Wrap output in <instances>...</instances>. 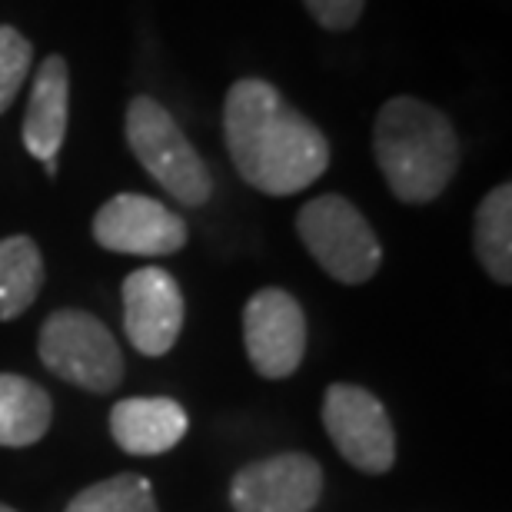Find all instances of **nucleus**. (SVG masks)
<instances>
[{
	"label": "nucleus",
	"mask_w": 512,
	"mask_h": 512,
	"mask_svg": "<svg viewBox=\"0 0 512 512\" xmlns=\"http://www.w3.org/2000/svg\"><path fill=\"white\" fill-rule=\"evenodd\" d=\"M127 143L140 167L183 207H203L213 193V177L193 143L183 137L170 110L153 97H133L127 107Z\"/></svg>",
	"instance_id": "3"
},
{
	"label": "nucleus",
	"mask_w": 512,
	"mask_h": 512,
	"mask_svg": "<svg viewBox=\"0 0 512 512\" xmlns=\"http://www.w3.org/2000/svg\"><path fill=\"white\" fill-rule=\"evenodd\" d=\"M373 150L386 187L403 203L436 200L459 167L453 124L416 97H396L383 104L373 127Z\"/></svg>",
	"instance_id": "2"
},
{
	"label": "nucleus",
	"mask_w": 512,
	"mask_h": 512,
	"mask_svg": "<svg viewBox=\"0 0 512 512\" xmlns=\"http://www.w3.org/2000/svg\"><path fill=\"white\" fill-rule=\"evenodd\" d=\"M320 496L323 466L306 453L256 459L230 483L233 512H313Z\"/></svg>",
	"instance_id": "8"
},
{
	"label": "nucleus",
	"mask_w": 512,
	"mask_h": 512,
	"mask_svg": "<svg viewBox=\"0 0 512 512\" xmlns=\"http://www.w3.org/2000/svg\"><path fill=\"white\" fill-rule=\"evenodd\" d=\"M223 137L233 167L266 197H290L313 187L330 167V143L320 127L266 80H237L223 104Z\"/></svg>",
	"instance_id": "1"
},
{
	"label": "nucleus",
	"mask_w": 512,
	"mask_h": 512,
	"mask_svg": "<svg viewBox=\"0 0 512 512\" xmlns=\"http://www.w3.org/2000/svg\"><path fill=\"white\" fill-rule=\"evenodd\" d=\"M37 353L57 380L87 393H114L124 380V353L114 333L87 310L50 313L40 326Z\"/></svg>",
	"instance_id": "4"
},
{
	"label": "nucleus",
	"mask_w": 512,
	"mask_h": 512,
	"mask_svg": "<svg viewBox=\"0 0 512 512\" xmlns=\"http://www.w3.org/2000/svg\"><path fill=\"white\" fill-rule=\"evenodd\" d=\"M190 419L170 396H130L110 409L114 443L130 456H160L187 436Z\"/></svg>",
	"instance_id": "12"
},
{
	"label": "nucleus",
	"mask_w": 512,
	"mask_h": 512,
	"mask_svg": "<svg viewBox=\"0 0 512 512\" xmlns=\"http://www.w3.org/2000/svg\"><path fill=\"white\" fill-rule=\"evenodd\" d=\"M303 247L340 283L373 280L383 263V247L366 217L340 193H323L310 200L296 217Z\"/></svg>",
	"instance_id": "5"
},
{
	"label": "nucleus",
	"mask_w": 512,
	"mask_h": 512,
	"mask_svg": "<svg viewBox=\"0 0 512 512\" xmlns=\"http://www.w3.org/2000/svg\"><path fill=\"white\" fill-rule=\"evenodd\" d=\"M44 286V256L30 237L0 240V320H17L30 310Z\"/></svg>",
	"instance_id": "15"
},
{
	"label": "nucleus",
	"mask_w": 512,
	"mask_h": 512,
	"mask_svg": "<svg viewBox=\"0 0 512 512\" xmlns=\"http://www.w3.org/2000/svg\"><path fill=\"white\" fill-rule=\"evenodd\" d=\"M70 114V70L60 54H50L37 67L34 87H30L27 117H24V147L30 157L44 163L47 177H57V153L67 137Z\"/></svg>",
	"instance_id": "11"
},
{
	"label": "nucleus",
	"mask_w": 512,
	"mask_h": 512,
	"mask_svg": "<svg viewBox=\"0 0 512 512\" xmlns=\"http://www.w3.org/2000/svg\"><path fill=\"white\" fill-rule=\"evenodd\" d=\"M94 240L110 253L170 256L187 247V223L160 200L143 193H117L97 210Z\"/></svg>",
	"instance_id": "9"
},
{
	"label": "nucleus",
	"mask_w": 512,
	"mask_h": 512,
	"mask_svg": "<svg viewBox=\"0 0 512 512\" xmlns=\"http://www.w3.org/2000/svg\"><path fill=\"white\" fill-rule=\"evenodd\" d=\"M64 512H160L150 479L137 473L110 476L104 483L87 486L67 503Z\"/></svg>",
	"instance_id": "16"
},
{
	"label": "nucleus",
	"mask_w": 512,
	"mask_h": 512,
	"mask_svg": "<svg viewBox=\"0 0 512 512\" xmlns=\"http://www.w3.org/2000/svg\"><path fill=\"white\" fill-rule=\"evenodd\" d=\"M243 343L263 380H286L306 356V316L296 296L276 286L256 290L243 310Z\"/></svg>",
	"instance_id": "7"
},
{
	"label": "nucleus",
	"mask_w": 512,
	"mask_h": 512,
	"mask_svg": "<svg viewBox=\"0 0 512 512\" xmlns=\"http://www.w3.org/2000/svg\"><path fill=\"white\" fill-rule=\"evenodd\" d=\"M30 57H34L30 40L20 37V30L14 27H0V114L14 104V97L24 87L30 74Z\"/></svg>",
	"instance_id": "17"
},
{
	"label": "nucleus",
	"mask_w": 512,
	"mask_h": 512,
	"mask_svg": "<svg viewBox=\"0 0 512 512\" xmlns=\"http://www.w3.org/2000/svg\"><path fill=\"white\" fill-rule=\"evenodd\" d=\"M310 17L326 30H350L360 20L366 0H303Z\"/></svg>",
	"instance_id": "18"
},
{
	"label": "nucleus",
	"mask_w": 512,
	"mask_h": 512,
	"mask_svg": "<svg viewBox=\"0 0 512 512\" xmlns=\"http://www.w3.org/2000/svg\"><path fill=\"white\" fill-rule=\"evenodd\" d=\"M323 426L336 453L360 473L380 476L396 463V433L386 406L370 389L333 383L323 396Z\"/></svg>",
	"instance_id": "6"
},
{
	"label": "nucleus",
	"mask_w": 512,
	"mask_h": 512,
	"mask_svg": "<svg viewBox=\"0 0 512 512\" xmlns=\"http://www.w3.org/2000/svg\"><path fill=\"white\" fill-rule=\"evenodd\" d=\"M54 403L47 389L17 373H0V446L24 449L47 436Z\"/></svg>",
	"instance_id": "13"
},
{
	"label": "nucleus",
	"mask_w": 512,
	"mask_h": 512,
	"mask_svg": "<svg viewBox=\"0 0 512 512\" xmlns=\"http://www.w3.org/2000/svg\"><path fill=\"white\" fill-rule=\"evenodd\" d=\"M124 330L143 356L173 350L183 330V293L173 273L160 266H140L124 280Z\"/></svg>",
	"instance_id": "10"
},
{
	"label": "nucleus",
	"mask_w": 512,
	"mask_h": 512,
	"mask_svg": "<svg viewBox=\"0 0 512 512\" xmlns=\"http://www.w3.org/2000/svg\"><path fill=\"white\" fill-rule=\"evenodd\" d=\"M473 247L479 263L496 283H512V187L499 183L486 193V200L476 210Z\"/></svg>",
	"instance_id": "14"
},
{
	"label": "nucleus",
	"mask_w": 512,
	"mask_h": 512,
	"mask_svg": "<svg viewBox=\"0 0 512 512\" xmlns=\"http://www.w3.org/2000/svg\"><path fill=\"white\" fill-rule=\"evenodd\" d=\"M0 512H17V509H10V506H4V503H0Z\"/></svg>",
	"instance_id": "19"
}]
</instances>
